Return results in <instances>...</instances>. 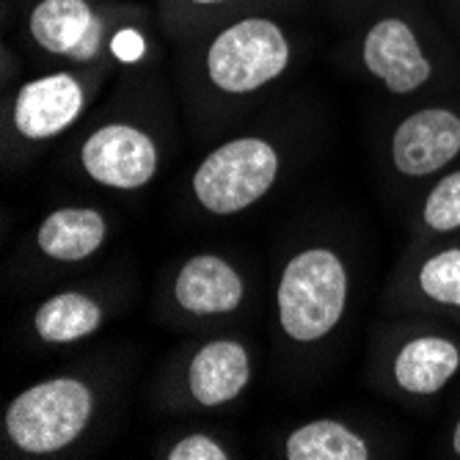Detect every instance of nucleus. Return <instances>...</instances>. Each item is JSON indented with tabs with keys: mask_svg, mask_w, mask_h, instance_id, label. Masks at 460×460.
I'll use <instances>...</instances> for the list:
<instances>
[{
	"mask_svg": "<svg viewBox=\"0 0 460 460\" xmlns=\"http://www.w3.org/2000/svg\"><path fill=\"white\" fill-rule=\"evenodd\" d=\"M108 323V301L92 289H58L31 314V333L41 345L66 348L94 337Z\"/></svg>",
	"mask_w": 460,
	"mask_h": 460,
	"instance_id": "obj_15",
	"label": "nucleus"
},
{
	"mask_svg": "<svg viewBox=\"0 0 460 460\" xmlns=\"http://www.w3.org/2000/svg\"><path fill=\"white\" fill-rule=\"evenodd\" d=\"M157 457L165 460H232L234 449L210 430H188L157 447Z\"/></svg>",
	"mask_w": 460,
	"mask_h": 460,
	"instance_id": "obj_19",
	"label": "nucleus"
},
{
	"mask_svg": "<svg viewBox=\"0 0 460 460\" xmlns=\"http://www.w3.org/2000/svg\"><path fill=\"white\" fill-rule=\"evenodd\" d=\"M254 381V353L240 337H207L172 367L163 397L174 408L221 411L234 405Z\"/></svg>",
	"mask_w": 460,
	"mask_h": 460,
	"instance_id": "obj_9",
	"label": "nucleus"
},
{
	"mask_svg": "<svg viewBox=\"0 0 460 460\" xmlns=\"http://www.w3.org/2000/svg\"><path fill=\"white\" fill-rule=\"evenodd\" d=\"M460 234V165L436 177L416 210V245Z\"/></svg>",
	"mask_w": 460,
	"mask_h": 460,
	"instance_id": "obj_17",
	"label": "nucleus"
},
{
	"mask_svg": "<svg viewBox=\"0 0 460 460\" xmlns=\"http://www.w3.org/2000/svg\"><path fill=\"white\" fill-rule=\"evenodd\" d=\"M353 292L350 262L331 243H304L276 279V328L292 348H314L340 331Z\"/></svg>",
	"mask_w": 460,
	"mask_h": 460,
	"instance_id": "obj_3",
	"label": "nucleus"
},
{
	"mask_svg": "<svg viewBox=\"0 0 460 460\" xmlns=\"http://www.w3.org/2000/svg\"><path fill=\"white\" fill-rule=\"evenodd\" d=\"M452 4H455V6H457V9H460V0H452Z\"/></svg>",
	"mask_w": 460,
	"mask_h": 460,
	"instance_id": "obj_22",
	"label": "nucleus"
},
{
	"mask_svg": "<svg viewBox=\"0 0 460 460\" xmlns=\"http://www.w3.org/2000/svg\"><path fill=\"white\" fill-rule=\"evenodd\" d=\"M447 449H449V455H452V457H457V460H460V416H457V420L452 422V428H449Z\"/></svg>",
	"mask_w": 460,
	"mask_h": 460,
	"instance_id": "obj_20",
	"label": "nucleus"
},
{
	"mask_svg": "<svg viewBox=\"0 0 460 460\" xmlns=\"http://www.w3.org/2000/svg\"><path fill=\"white\" fill-rule=\"evenodd\" d=\"M386 304L394 312L460 323V240L416 245V254L400 265Z\"/></svg>",
	"mask_w": 460,
	"mask_h": 460,
	"instance_id": "obj_13",
	"label": "nucleus"
},
{
	"mask_svg": "<svg viewBox=\"0 0 460 460\" xmlns=\"http://www.w3.org/2000/svg\"><path fill=\"white\" fill-rule=\"evenodd\" d=\"M111 69L58 66L20 83L4 105L6 160L36 152L69 133L89 113Z\"/></svg>",
	"mask_w": 460,
	"mask_h": 460,
	"instance_id": "obj_5",
	"label": "nucleus"
},
{
	"mask_svg": "<svg viewBox=\"0 0 460 460\" xmlns=\"http://www.w3.org/2000/svg\"><path fill=\"white\" fill-rule=\"evenodd\" d=\"M163 304L177 323L207 325L237 317L248 304V276L218 251L185 257L165 281Z\"/></svg>",
	"mask_w": 460,
	"mask_h": 460,
	"instance_id": "obj_12",
	"label": "nucleus"
},
{
	"mask_svg": "<svg viewBox=\"0 0 460 460\" xmlns=\"http://www.w3.org/2000/svg\"><path fill=\"white\" fill-rule=\"evenodd\" d=\"M279 457L284 460H372L381 457L375 441L350 422L312 420L284 433L279 441Z\"/></svg>",
	"mask_w": 460,
	"mask_h": 460,
	"instance_id": "obj_16",
	"label": "nucleus"
},
{
	"mask_svg": "<svg viewBox=\"0 0 460 460\" xmlns=\"http://www.w3.org/2000/svg\"><path fill=\"white\" fill-rule=\"evenodd\" d=\"M342 4H348V6H353V4H361V0H342Z\"/></svg>",
	"mask_w": 460,
	"mask_h": 460,
	"instance_id": "obj_21",
	"label": "nucleus"
},
{
	"mask_svg": "<svg viewBox=\"0 0 460 460\" xmlns=\"http://www.w3.org/2000/svg\"><path fill=\"white\" fill-rule=\"evenodd\" d=\"M381 157L402 188L430 185L460 165V102L433 100L405 111L389 128Z\"/></svg>",
	"mask_w": 460,
	"mask_h": 460,
	"instance_id": "obj_8",
	"label": "nucleus"
},
{
	"mask_svg": "<svg viewBox=\"0 0 460 460\" xmlns=\"http://www.w3.org/2000/svg\"><path fill=\"white\" fill-rule=\"evenodd\" d=\"M287 149L276 136L240 133L207 152L190 174V199L213 218H234L257 207L281 180Z\"/></svg>",
	"mask_w": 460,
	"mask_h": 460,
	"instance_id": "obj_6",
	"label": "nucleus"
},
{
	"mask_svg": "<svg viewBox=\"0 0 460 460\" xmlns=\"http://www.w3.org/2000/svg\"><path fill=\"white\" fill-rule=\"evenodd\" d=\"M25 36L39 56L61 66L113 72L157 56L149 12L128 0H33Z\"/></svg>",
	"mask_w": 460,
	"mask_h": 460,
	"instance_id": "obj_1",
	"label": "nucleus"
},
{
	"mask_svg": "<svg viewBox=\"0 0 460 460\" xmlns=\"http://www.w3.org/2000/svg\"><path fill=\"white\" fill-rule=\"evenodd\" d=\"M460 375V340L430 325H405L384 345L378 378L389 394L408 402L438 397Z\"/></svg>",
	"mask_w": 460,
	"mask_h": 460,
	"instance_id": "obj_11",
	"label": "nucleus"
},
{
	"mask_svg": "<svg viewBox=\"0 0 460 460\" xmlns=\"http://www.w3.org/2000/svg\"><path fill=\"white\" fill-rule=\"evenodd\" d=\"M77 169L100 188L136 193L163 169V144L136 119H108L77 144Z\"/></svg>",
	"mask_w": 460,
	"mask_h": 460,
	"instance_id": "obj_10",
	"label": "nucleus"
},
{
	"mask_svg": "<svg viewBox=\"0 0 460 460\" xmlns=\"http://www.w3.org/2000/svg\"><path fill=\"white\" fill-rule=\"evenodd\" d=\"M298 61V45L281 20L243 14L221 22L190 58L188 86L201 113L245 105L265 94Z\"/></svg>",
	"mask_w": 460,
	"mask_h": 460,
	"instance_id": "obj_2",
	"label": "nucleus"
},
{
	"mask_svg": "<svg viewBox=\"0 0 460 460\" xmlns=\"http://www.w3.org/2000/svg\"><path fill=\"white\" fill-rule=\"evenodd\" d=\"M356 61L372 83L397 100L433 89L444 72V58L425 28L411 14L392 9L361 28Z\"/></svg>",
	"mask_w": 460,
	"mask_h": 460,
	"instance_id": "obj_7",
	"label": "nucleus"
},
{
	"mask_svg": "<svg viewBox=\"0 0 460 460\" xmlns=\"http://www.w3.org/2000/svg\"><path fill=\"white\" fill-rule=\"evenodd\" d=\"M102 413V389L80 372L41 378L12 397L4 411L9 457H56L77 447Z\"/></svg>",
	"mask_w": 460,
	"mask_h": 460,
	"instance_id": "obj_4",
	"label": "nucleus"
},
{
	"mask_svg": "<svg viewBox=\"0 0 460 460\" xmlns=\"http://www.w3.org/2000/svg\"><path fill=\"white\" fill-rule=\"evenodd\" d=\"M254 4V0H160L163 22L169 36L185 39L188 33L199 36L196 31L210 22H226L229 14H237L243 6Z\"/></svg>",
	"mask_w": 460,
	"mask_h": 460,
	"instance_id": "obj_18",
	"label": "nucleus"
},
{
	"mask_svg": "<svg viewBox=\"0 0 460 460\" xmlns=\"http://www.w3.org/2000/svg\"><path fill=\"white\" fill-rule=\"evenodd\" d=\"M111 240V218L100 207L66 204L39 221L31 251L50 268H72L94 260Z\"/></svg>",
	"mask_w": 460,
	"mask_h": 460,
	"instance_id": "obj_14",
	"label": "nucleus"
}]
</instances>
